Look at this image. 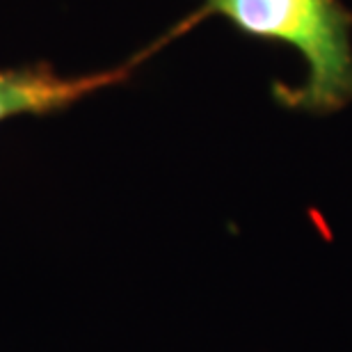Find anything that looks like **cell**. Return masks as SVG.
<instances>
[{
	"instance_id": "7a4b0ae2",
	"label": "cell",
	"mask_w": 352,
	"mask_h": 352,
	"mask_svg": "<svg viewBox=\"0 0 352 352\" xmlns=\"http://www.w3.org/2000/svg\"><path fill=\"white\" fill-rule=\"evenodd\" d=\"M149 53L151 51H144L119 69L76 76V78H67L55 69L41 65L3 69L0 72V122L21 115H48V112L67 110L69 105L82 101L89 94L124 82Z\"/></svg>"
},
{
	"instance_id": "6da1fadb",
	"label": "cell",
	"mask_w": 352,
	"mask_h": 352,
	"mask_svg": "<svg viewBox=\"0 0 352 352\" xmlns=\"http://www.w3.org/2000/svg\"><path fill=\"white\" fill-rule=\"evenodd\" d=\"M199 12L305 55L309 80L295 98L300 105L336 110L352 101V16L339 0H204Z\"/></svg>"
}]
</instances>
